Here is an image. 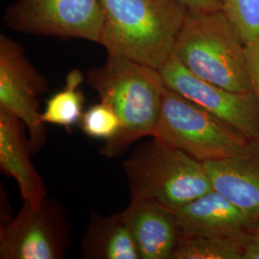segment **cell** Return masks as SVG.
I'll list each match as a JSON object with an SVG mask.
<instances>
[{"label":"cell","mask_w":259,"mask_h":259,"mask_svg":"<svg viewBox=\"0 0 259 259\" xmlns=\"http://www.w3.org/2000/svg\"><path fill=\"white\" fill-rule=\"evenodd\" d=\"M85 81L120 119V131L105 143L103 156L118 157L139 139L153 138L167 89L158 69L108 53L106 64L91 69Z\"/></svg>","instance_id":"6da1fadb"},{"label":"cell","mask_w":259,"mask_h":259,"mask_svg":"<svg viewBox=\"0 0 259 259\" xmlns=\"http://www.w3.org/2000/svg\"><path fill=\"white\" fill-rule=\"evenodd\" d=\"M100 45L159 69L173 56L188 10L176 0H101Z\"/></svg>","instance_id":"7a4b0ae2"},{"label":"cell","mask_w":259,"mask_h":259,"mask_svg":"<svg viewBox=\"0 0 259 259\" xmlns=\"http://www.w3.org/2000/svg\"><path fill=\"white\" fill-rule=\"evenodd\" d=\"M173 55L207 82L233 92H252L246 44L222 10L188 11Z\"/></svg>","instance_id":"3957f363"},{"label":"cell","mask_w":259,"mask_h":259,"mask_svg":"<svg viewBox=\"0 0 259 259\" xmlns=\"http://www.w3.org/2000/svg\"><path fill=\"white\" fill-rule=\"evenodd\" d=\"M123 168L131 199L153 201L174 212L213 189L203 162L154 138L140 144Z\"/></svg>","instance_id":"277c9868"},{"label":"cell","mask_w":259,"mask_h":259,"mask_svg":"<svg viewBox=\"0 0 259 259\" xmlns=\"http://www.w3.org/2000/svg\"><path fill=\"white\" fill-rule=\"evenodd\" d=\"M153 138L203 163L234 156L250 141L232 125L168 88Z\"/></svg>","instance_id":"5b68a950"},{"label":"cell","mask_w":259,"mask_h":259,"mask_svg":"<svg viewBox=\"0 0 259 259\" xmlns=\"http://www.w3.org/2000/svg\"><path fill=\"white\" fill-rule=\"evenodd\" d=\"M4 21L17 32L100 45L102 4L101 0H19L7 9Z\"/></svg>","instance_id":"8992f818"},{"label":"cell","mask_w":259,"mask_h":259,"mask_svg":"<svg viewBox=\"0 0 259 259\" xmlns=\"http://www.w3.org/2000/svg\"><path fill=\"white\" fill-rule=\"evenodd\" d=\"M69 228L61 204L49 199L38 206L24 203L0 229V258H63L70 242Z\"/></svg>","instance_id":"52a82bcc"},{"label":"cell","mask_w":259,"mask_h":259,"mask_svg":"<svg viewBox=\"0 0 259 259\" xmlns=\"http://www.w3.org/2000/svg\"><path fill=\"white\" fill-rule=\"evenodd\" d=\"M48 89L47 80L30 63L22 47L8 36L0 35V108L22 121L33 154L47 140L38 97Z\"/></svg>","instance_id":"ba28073f"},{"label":"cell","mask_w":259,"mask_h":259,"mask_svg":"<svg viewBox=\"0 0 259 259\" xmlns=\"http://www.w3.org/2000/svg\"><path fill=\"white\" fill-rule=\"evenodd\" d=\"M168 89L202 106L238 130L259 139V102L253 92H233L191 73L173 55L159 69Z\"/></svg>","instance_id":"9c48e42d"},{"label":"cell","mask_w":259,"mask_h":259,"mask_svg":"<svg viewBox=\"0 0 259 259\" xmlns=\"http://www.w3.org/2000/svg\"><path fill=\"white\" fill-rule=\"evenodd\" d=\"M212 188L250 219L259 223V139L240 153L204 162Z\"/></svg>","instance_id":"30bf717a"},{"label":"cell","mask_w":259,"mask_h":259,"mask_svg":"<svg viewBox=\"0 0 259 259\" xmlns=\"http://www.w3.org/2000/svg\"><path fill=\"white\" fill-rule=\"evenodd\" d=\"M180 235L250 236L259 223L214 189L175 211Z\"/></svg>","instance_id":"8fae6325"},{"label":"cell","mask_w":259,"mask_h":259,"mask_svg":"<svg viewBox=\"0 0 259 259\" xmlns=\"http://www.w3.org/2000/svg\"><path fill=\"white\" fill-rule=\"evenodd\" d=\"M25 129L16 115L0 108L1 170L16 181L25 204L38 206L47 199V188L31 159L33 153Z\"/></svg>","instance_id":"7c38bea8"},{"label":"cell","mask_w":259,"mask_h":259,"mask_svg":"<svg viewBox=\"0 0 259 259\" xmlns=\"http://www.w3.org/2000/svg\"><path fill=\"white\" fill-rule=\"evenodd\" d=\"M140 259H172L180 238L175 212L149 200L131 199L123 211Z\"/></svg>","instance_id":"4fadbf2b"},{"label":"cell","mask_w":259,"mask_h":259,"mask_svg":"<svg viewBox=\"0 0 259 259\" xmlns=\"http://www.w3.org/2000/svg\"><path fill=\"white\" fill-rule=\"evenodd\" d=\"M80 248L83 258L140 259L122 211L108 216L91 213Z\"/></svg>","instance_id":"5bb4252c"},{"label":"cell","mask_w":259,"mask_h":259,"mask_svg":"<svg viewBox=\"0 0 259 259\" xmlns=\"http://www.w3.org/2000/svg\"><path fill=\"white\" fill-rule=\"evenodd\" d=\"M83 80L85 77L80 69L74 68L68 72L65 87L47 101L41 112V120L45 124L70 130L80 123L85 102L83 92L80 90Z\"/></svg>","instance_id":"9a60e30c"},{"label":"cell","mask_w":259,"mask_h":259,"mask_svg":"<svg viewBox=\"0 0 259 259\" xmlns=\"http://www.w3.org/2000/svg\"><path fill=\"white\" fill-rule=\"evenodd\" d=\"M250 236L180 235L172 259H244Z\"/></svg>","instance_id":"2e32d148"},{"label":"cell","mask_w":259,"mask_h":259,"mask_svg":"<svg viewBox=\"0 0 259 259\" xmlns=\"http://www.w3.org/2000/svg\"><path fill=\"white\" fill-rule=\"evenodd\" d=\"M80 128L89 138L106 142L115 139L121 128L120 119L107 103L100 101L83 111Z\"/></svg>","instance_id":"e0dca14e"},{"label":"cell","mask_w":259,"mask_h":259,"mask_svg":"<svg viewBox=\"0 0 259 259\" xmlns=\"http://www.w3.org/2000/svg\"><path fill=\"white\" fill-rule=\"evenodd\" d=\"M221 7L246 45L259 41V0H221Z\"/></svg>","instance_id":"ac0fdd59"},{"label":"cell","mask_w":259,"mask_h":259,"mask_svg":"<svg viewBox=\"0 0 259 259\" xmlns=\"http://www.w3.org/2000/svg\"><path fill=\"white\" fill-rule=\"evenodd\" d=\"M246 54L252 92L259 102V41L246 45Z\"/></svg>","instance_id":"d6986e66"},{"label":"cell","mask_w":259,"mask_h":259,"mask_svg":"<svg viewBox=\"0 0 259 259\" xmlns=\"http://www.w3.org/2000/svg\"><path fill=\"white\" fill-rule=\"evenodd\" d=\"M188 11L209 12L222 10L221 0H176Z\"/></svg>","instance_id":"ffe728a7"},{"label":"cell","mask_w":259,"mask_h":259,"mask_svg":"<svg viewBox=\"0 0 259 259\" xmlns=\"http://www.w3.org/2000/svg\"><path fill=\"white\" fill-rule=\"evenodd\" d=\"M244 259H259V224L250 234L246 246Z\"/></svg>","instance_id":"44dd1931"}]
</instances>
